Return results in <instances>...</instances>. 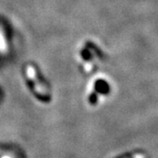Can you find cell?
I'll list each match as a JSON object with an SVG mask.
<instances>
[{
    "mask_svg": "<svg viewBox=\"0 0 158 158\" xmlns=\"http://www.w3.org/2000/svg\"><path fill=\"white\" fill-rule=\"evenodd\" d=\"M6 43L5 37L3 35V33L0 30V51L1 52H6Z\"/></svg>",
    "mask_w": 158,
    "mask_h": 158,
    "instance_id": "2",
    "label": "cell"
},
{
    "mask_svg": "<svg viewBox=\"0 0 158 158\" xmlns=\"http://www.w3.org/2000/svg\"><path fill=\"white\" fill-rule=\"evenodd\" d=\"M27 74L29 78L31 79L34 83V88H35V90H37V92L40 93V95H43V96L48 95V90H47V89L42 85V84H40V82L36 77L35 70H34L33 66H31V65L27 66Z\"/></svg>",
    "mask_w": 158,
    "mask_h": 158,
    "instance_id": "1",
    "label": "cell"
}]
</instances>
